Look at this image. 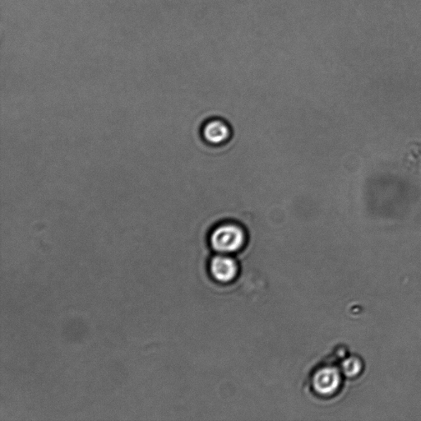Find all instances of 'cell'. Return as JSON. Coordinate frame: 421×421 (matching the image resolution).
<instances>
[{
    "label": "cell",
    "mask_w": 421,
    "mask_h": 421,
    "mask_svg": "<svg viewBox=\"0 0 421 421\" xmlns=\"http://www.w3.org/2000/svg\"><path fill=\"white\" fill-rule=\"evenodd\" d=\"M247 242V234L242 225L225 223L215 227L210 235V247L220 254L239 251Z\"/></svg>",
    "instance_id": "6da1fadb"
},
{
    "label": "cell",
    "mask_w": 421,
    "mask_h": 421,
    "mask_svg": "<svg viewBox=\"0 0 421 421\" xmlns=\"http://www.w3.org/2000/svg\"><path fill=\"white\" fill-rule=\"evenodd\" d=\"M312 384L318 394L331 396L338 392L342 384V374L337 368L324 367L314 374Z\"/></svg>",
    "instance_id": "7a4b0ae2"
},
{
    "label": "cell",
    "mask_w": 421,
    "mask_h": 421,
    "mask_svg": "<svg viewBox=\"0 0 421 421\" xmlns=\"http://www.w3.org/2000/svg\"><path fill=\"white\" fill-rule=\"evenodd\" d=\"M210 272L218 282L227 283L232 282L238 273V265L232 258L218 255L212 259Z\"/></svg>",
    "instance_id": "3957f363"
},
{
    "label": "cell",
    "mask_w": 421,
    "mask_h": 421,
    "mask_svg": "<svg viewBox=\"0 0 421 421\" xmlns=\"http://www.w3.org/2000/svg\"><path fill=\"white\" fill-rule=\"evenodd\" d=\"M202 135L205 142L219 146L228 141L232 136V130L223 119H213L203 125Z\"/></svg>",
    "instance_id": "277c9868"
},
{
    "label": "cell",
    "mask_w": 421,
    "mask_h": 421,
    "mask_svg": "<svg viewBox=\"0 0 421 421\" xmlns=\"http://www.w3.org/2000/svg\"><path fill=\"white\" fill-rule=\"evenodd\" d=\"M363 370L362 360L357 357H350L343 360L342 371L348 378L357 377Z\"/></svg>",
    "instance_id": "5b68a950"
}]
</instances>
